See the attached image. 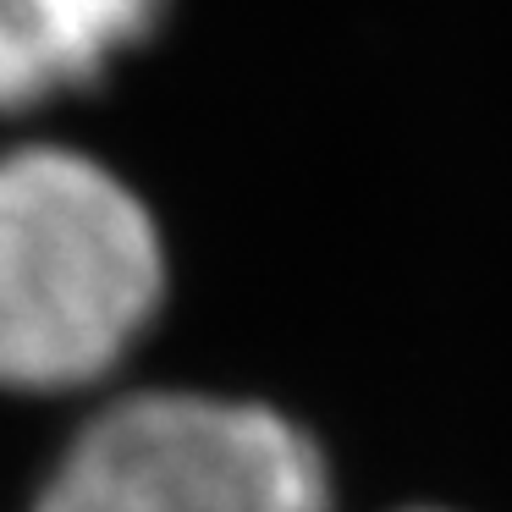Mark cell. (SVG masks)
<instances>
[{
  "label": "cell",
  "instance_id": "1",
  "mask_svg": "<svg viewBox=\"0 0 512 512\" xmlns=\"http://www.w3.org/2000/svg\"><path fill=\"white\" fill-rule=\"evenodd\" d=\"M171 303V232L111 155L72 133L0 144V397H111L149 364Z\"/></svg>",
  "mask_w": 512,
  "mask_h": 512
},
{
  "label": "cell",
  "instance_id": "2",
  "mask_svg": "<svg viewBox=\"0 0 512 512\" xmlns=\"http://www.w3.org/2000/svg\"><path fill=\"white\" fill-rule=\"evenodd\" d=\"M325 441L254 391L127 380L61 430L23 512H342Z\"/></svg>",
  "mask_w": 512,
  "mask_h": 512
},
{
  "label": "cell",
  "instance_id": "3",
  "mask_svg": "<svg viewBox=\"0 0 512 512\" xmlns=\"http://www.w3.org/2000/svg\"><path fill=\"white\" fill-rule=\"evenodd\" d=\"M171 17L177 0H0V127L100 105Z\"/></svg>",
  "mask_w": 512,
  "mask_h": 512
},
{
  "label": "cell",
  "instance_id": "4",
  "mask_svg": "<svg viewBox=\"0 0 512 512\" xmlns=\"http://www.w3.org/2000/svg\"><path fill=\"white\" fill-rule=\"evenodd\" d=\"M375 512H463V507H446V501H424V496H408V501H386Z\"/></svg>",
  "mask_w": 512,
  "mask_h": 512
}]
</instances>
